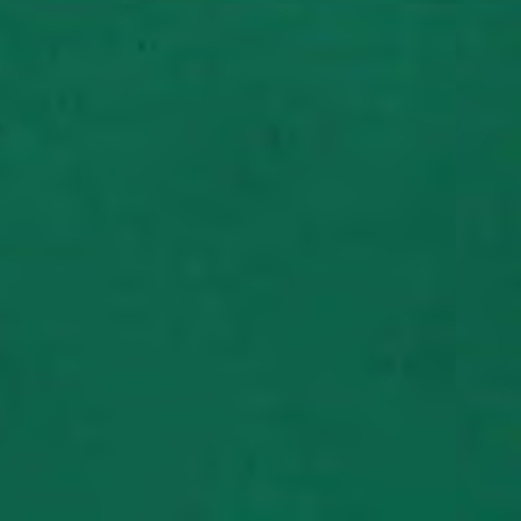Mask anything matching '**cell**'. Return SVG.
Here are the masks:
<instances>
[{
    "label": "cell",
    "instance_id": "6da1fadb",
    "mask_svg": "<svg viewBox=\"0 0 521 521\" xmlns=\"http://www.w3.org/2000/svg\"><path fill=\"white\" fill-rule=\"evenodd\" d=\"M9 369H11V360H9L5 354H0V375L7 373Z\"/></svg>",
    "mask_w": 521,
    "mask_h": 521
}]
</instances>
